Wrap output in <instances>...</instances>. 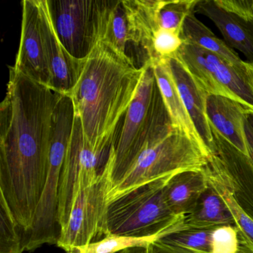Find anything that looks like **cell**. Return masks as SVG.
<instances>
[{
    "label": "cell",
    "instance_id": "7c38bea8",
    "mask_svg": "<svg viewBox=\"0 0 253 253\" xmlns=\"http://www.w3.org/2000/svg\"><path fill=\"white\" fill-rule=\"evenodd\" d=\"M41 32L53 91L70 94L78 82L84 60L72 57L59 38L50 13L48 0H39Z\"/></svg>",
    "mask_w": 253,
    "mask_h": 253
},
{
    "label": "cell",
    "instance_id": "2e32d148",
    "mask_svg": "<svg viewBox=\"0 0 253 253\" xmlns=\"http://www.w3.org/2000/svg\"><path fill=\"white\" fill-rule=\"evenodd\" d=\"M205 170L209 181L221 196L233 217L241 244L253 253V218L246 212L237 200L230 172L215 154L211 157Z\"/></svg>",
    "mask_w": 253,
    "mask_h": 253
},
{
    "label": "cell",
    "instance_id": "d6a6232c",
    "mask_svg": "<svg viewBox=\"0 0 253 253\" xmlns=\"http://www.w3.org/2000/svg\"><path fill=\"white\" fill-rule=\"evenodd\" d=\"M131 250H132V249H128V250H124V251L120 252L118 253H131Z\"/></svg>",
    "mask_w": 253,
    "mask_h": 253
},
{
    "label": "cell",
    "instance_id": "ac0fdd59",
    "mask_svg": "<svg viewBox=\"0 0 253 253\" xmlns=\"http://www.w3.org/2000/svg\"><path fill=\"white\" fill-rule=\"evenodd\" d=\"M214 229L186 227L182 217L160 232L153 246L158 253H212Z\"/></svg>",
    "mask_w": 253,
    "mask_h": 253
},
{
    "label": "cell",
    "instance_id": "9c48e42d",
    "mask_svg": "<svg viewBox=\"0 0 253 253\" xmlns=\"http://www.w3.org/2000/svg\"><path fill=\"white\" fill-rule=\"evenodd\" d=\"M109 155L98 153L90 147L84 140L81 121L75 115L73 129L60 176L58 210L60 230L67 224L80 190L94 184L106 171Z\"/></svg>",
    "mask_w": 253,
    "mask_h": 253
},
{
    "label": "cell",
    "instance_id": "4fadbf2b",
    "mask_svg": "<svg viewBox=\"0 0 253 253\" xmlns=\"http://www.w3.org/2000/svg\"><path fill=\"white\" fill-rule=\"evenodd\" d=\"M169 65L183 105L197 133L209 152L214 155V142L207 115V94L198 85L177 57L169 59Z\"/></svg>",
    "mask_w": 253,
    "mask_h": 253
},
{
    "label": "cell",
    "instance_id": "44dd1931",
    "mask_svg": "<svg viewBox=\"0 0 253 253\" xmlns=\"http://www.w3.org/2000/svg\"><path fill=\"white\" fill-rule=\"evenodd\" d=\"M208 182V188L198 200L192 212L182 217L183 226L198 229L235 226L227 206L209 180Z\"/></svg>",
    "mask_w": 253,
    "mask_h": 253
},
{
    "label": "cell",
    "instance_id": "83f0119b",
    "mask_svg": "<svg viewBox=\"0 0 253 253\" xmlns=\"http://www.w3.org/2000/svg\"><path fill=\"white\" fill-rule=\"evenodd\" d=\"M240 246L239 234L235 226H220L213 232L212 253H237Z\"/></svg>",
    "mask_w": 253,
    "mask_h": 253
},
{
    "label": "cell",
    "instance_id": "f1b7e54d",
    "mask_svg": "<svg viewBox=\"0 0 253 253\" xmlns=\"http://www.w3.org/2000/svg\"><path fill=\"white\" fill-rule=\"evenodd\" d=\"M214 2L226 11L253 23V0H214Z\"/></svg>",
    "mask_w": 253,
    "mask_h": 253
},
{
    "label": "cell",
    "instance_id": "8fae6325",
    "mask_svg": "<svg viewBox=\"0 0 253 253\" xmlns=\"http://www.w3.org/2000/svg\"><path fill=\"white\" fill-rule=\"evenodd\" d=\"M20 43L15 70L34 81L50 86L51 77L41 32L39 0L22 1Z\"/></svg>",
    "mask_w": 253,
    "mask_h": 253
},
{
    "label": "cell",
    "instance_id": "4316f807",
    "mask_svg": "<svg viewBox=\"0 0 253 253\" xmlns=\"http://www.w3.org/2000/svg\"><path fill=\"white\" fill-rule=\"evenodd\" d=\"M183 43L180 33L161 28L154 35L146 60L153 63L175 57Z\"/></svg>",
    "mask_w": 253,
    "mask_h": 253
},
{
    "label": "cell",
    "instance_id": "52a82bcc",
    "mask_svg": "<svg viewBox=\"0 0 253 253\" xmlns=\"http://www.w3.org/2000/svg\"><path fill=\"white\" fill-rule=\"evenodd\" d=\"M207 94L223 96L253 110V63L238 66L193 44L183 42L176 54Z\"/></svg>",
    "mask_w": 253,
    "mask_h": 253
},
{
    "label": "cell",
    "instance_id": "ffe728a7",
    "mask_svg": "<svg viewBox=\"0 0 253 253\" xmlns=\"http://www.w3.org/2000/svg\"><path fill=\"white\" fill-rule=\"evenodd\" d=\"M161 0H124L128 19L130 42L140 46L146 54L150 51L154 35L161 29L158 11Z\"/></svg>",
    "mask_w": 253,
    "mask_h": 253
},
{
    "label": "cell",
    "instance_id": "277c9868",
    "mask_svg": "<svg viewBox=\"0 0 253 253\" xmlns=\"http://www.w3.org/2000/svg\"><path fill=\"white\" fill-rule=\"evenodd\" d=\"M212 155L187 134L174 128L145 148L131 168L111 189L109 201L149 182L186 171H201Z\"/></svg>",
    "mask_w": 253,
    "mask_h": 253
},
{
    "label": "cell",
    "instance_id": "f546056e",
    "mask_svg": "<svg viewBox=\"0 0 253 253\" xmlns=\"http://www.w3.org/2000/svg\"><path fill=\"white\" fill-rule=\"evenodd\" d=\"M244 130L247 139L249 156L253 161V113L247 115L244 121Z\"/></svg>",
    "mask_w": 253,
    "mask_h": 253
},
{
    "label": "cell",
    "instance_id": "5b68a950",
    "mask_svg": "<svg viewBox=\"0 0 253 253\" xmlns=\"http://www.w3.org/2000/svg\"><path fill=\"white\" fill-rule=\"evenodd\" d=\"M173 175L149 182L109 201L106 236L146 238L174 223L180 217L171 212L164 195V186Z\"/></svg>",
    "mask_w": 253,
    "mask_h": 253
},
{
    "label": "cell",
    "instance_id": "7402d4cb",
    "mask_svg": "<svg viewBox=\"0 0 253 253\" xmlns=\"http://www.w3.org/2000/svg\"><path fill=\"white\" fill-rule=\"evenodd\" d=\"M180 37L183 42L193 44L217 54L235 66L244 67L250 63L241 60L235 50L231 48L224 41L219 39L208 27L196 18L195 13L186 17Z\"/></svg>",
    "mask_w": 253,
    "mask_h": 253
},
{
    "label": "cell",
    "instance_id": "3957f363",
    "mask_svg": "<svg viewBox=\"0 0 253 253\" xmlns=\"http://www.w3.org/2000/svg\"><path fill=\"white\" fill-rule=\"evenodd\" d=\"M143 67L140 86L126 113L119 137L111 147L109 160L112 187L131 168L145 148L162 140L174 129L152 63L145 60Z\"/></svg>",
    "mask_w": 253,
    "mask_h": 253
},
{
    "label": "cell",
    "instance_id": "8992f818",
    "mask_svg": "<svg viewBox=\"0 0 253 253\" xmlns=\"http://www.w3.org/2000/svg\"><path fill=\"white\" fill-rule=\"evenodd\" d=\"M118 1L48 0L59 38L78 60L86 58L103 40L111 11Z\"/></svg>",
    "mask_w": 253,
    "mask_h": 253
},
{
    "label": "cell",
    "instance_id": "5bb4252c",
    "mask_svg": "<svg viewBox=\"0 0 253 253\" xmlns=\"http://www.w3.org/2000/svg\"><path fill=\"white\" fill-rule=\"evenodd\" d=\"M252 113L253 109L232 99L213 94L207 96V115L210 125L248 157L244 121Z\"/></svg>",
    "mask_w": 253,
    "mask_h": 253
},
{
    "label": "cell",
    "instance_id": "6da1fadb",
    "mask_svg": "<svg viewBox=\"0 0 253 253\" xmlns=\"http://www.w3.org/2000/svg\"><path fill=\"white\" fill-rule=\"evenodd\" d=\"M62 95L9 66L0 104V195L25 234L48 177L54 110Z\"/></svg>",
    "mask_w": 253,
    "mask_h": 253
},
{
    "label": "cell",
    "instance_id": "4dcf8cb0",
    "mask_svg": "<svg viewBox=\"0 0 253 253\" xmlns=\"http://www.w3.org/2000/svg\"><path fill=\"white\" fill-rule=\"evenodd\" d=\"M131 253H158L156 249L154 247L153 244L147 246L146 247H139V248H133Z\"/></svg>",
    "mask_w": 253,
    "mask_h": 253
},
{
    "label": "cell",
    "instance_id": "d4e9b609",
    "mask_svg": "<svg viewBox=\"0 0 253 253\" xmlns=\"http://www.w3.org/2000/svg\"><path fill=\"white\" fill-rule=\"evenodd\" d=\"M199 0H169L160 1L158 21L160 28L181 32L183 23L195 11Z\"/></svg>",
    "mask_w": 253,
    "mask_h": 253
},
{
    "label": "cell",
    "instance_id": "1f68e13d",
    "mask_svg": "<svg viewBox=\"0 0 253 253\" xmlns=\"http://www.w3.org/2000/svg\"><path fill=\"white\" fill-rule=\"evenodd\" d=\"M253 253V252L250 251V250H248V249L246 248L245 247H241V246H240L239 250H238V253Z\"/></svg>",
    "mask_w": 253,
    "mask_h": 253
},
{
    "label": "cell",
    "instance_id": "d6986e66",
    "mask_svg": "<svg viewBox=\"0 0 253 253\" xmlns=\"http://www.w3.org/2000/svg\"><path fill=\"white\" fill-rule=\"evenodd\" d=\"M152 65L158 87L166 107L169 114L173 126L174 128L186 133L189 137L206 148L197 133L195 126L191 121L189 114L182 101L169 65V59L159 60L152 63Z\"/></svg>",
    "mask_w": 253,
    "mask_h": 253
},
{
    "label": "cell",
    "instance_id": "cb8c5ba5",
    "mask_svg": "<svg viewBox=\"0 0 253 253\" xmlns=\"http://www.w3.org/2000/svg\"><path fill=\"white\" fill-rule=\"evenodd\" d=\"M23 236L5 198L0 195V253H23Z\"/></svg>",
    "mask_w": 253,
    "mask_h": 253
},
{
    "label": "cell",
    "instance_id": "9a60e30c",
    "mask_svg": "<svg viewBox=\"0 0 253 253\" xmlns=\"http://www.w3.org/2000/svg\"><path fill=\"white\" fill-rule=\"evenodd\" d=\"M195 14H202L214 23L224 38L225 42L233 50L241 52L253 63V23L226 11L214 0H199Z\"/></svg>",
    "mask_w": 253,
    "mask_h": 253
},
{
    "label": "cell",
    "instance_id": "484cf974",
    "mask_svg": "<svg viewBox=\"0 0 253 253\" xmlns=\"http://www.w3.org/2000/svg\"><path fill=\"white\" fill-rule=\"evenodd\" d=\"M102 41L107 42L120 52L126 54V46L127 42H130L129 29L126 13L122 1H118L111 11Z\"/></svg>",
    "mask_w": 253,
    "mask_h": 253
},
{
    "label": "cell",
    "instance_id": "7a4b0ae2",
    "mask_svg": "<svg viewBox=\"0 0 253 253\" xmlns=\"http://www.w3.org/2000/svg\"><path fill=\"white\" fill-rule=\"evenodd\" d=\"M143 66L100 41L84 59L76 85L69 94L84 140L100 154H110L118 124L140 86Z\"/></svg>",
    "mask_w": 253,
    "mask_h": 253
},
{
    "label": "cell",
    "instance_id": "e0dca14e",
    "mask_svg": "<svg viewBox=\"0 0 253 253\" xmlns=\"http://www.w3.org/2000/svg\"><path fill=\"white\" fill-rule=\"evenodd\" d=\"M208 176L205 168L201 171H186L171 176L164 188L166 202L176 217L192 212L208 188Z\"/></svg>",
    "mask_w": 253,
    "mask_h": 253
},
{
    "label": "cell",
    "instance_id": "30bf717a",
    "mask_svg": "<svg viewBox=\"0 0 253 253\" xmlns=\"http://www.w3.org/2000/svg\"><path fill=\"white\" fill-rule=\"evenodd\" d=\"M111 173L109 161L102 177L94 184L80 190L67 224L60 230L57 243V247L65 252L106 236V212L112 187Z\"/></svg>",
    "mask_w": 253,
    "mask_h": 253
},
{
    "label": "cell",
    "instance_id": "ba28073f",
    "mask_svg": "<svg viewBox=\"0 0 253 253\" xmlns=\"http://www.w3.org/2000/svg\"><path fill=\"white\" fill-rule=\"evenodd\" d=\"M72 128V124L65 120L54 123L48 177L37 207L32 229L23 237L25 251H35L44 244H57L58 241L60 176Z\"/></svg>",
    "mask_w": 253,
    "mask_h": 253
},
{
    "label": "cell",
    "instance_id": "603a6c76",
    "mask_svg": "<svg viewBox=\"0 0 253 253\" xmlns=\"http://www.w3.org/2000/svg\"><path fill=\"white\" fill-rule=\"evenodd\" d=\"M159 234L146 238L109 235L87 245L71 249L65 253H118L128 249L147 247L153 244Z\"/></svg>",
    "mask_w": 253,
    "mask_h": 253
}]
</instances>
